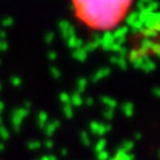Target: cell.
I'll use <instances>...</instances> for the list:
<instances>
[{
  "instance_id": "obj_1",
  "label": "cell",
  "mask_w": 160,
  "mask_h": 160,
  "mask_svg": "<svg viewBox=\"0 0 160 160\" xmlns=\"http://www.w3.org/2000/svg\"><path fill=\"white\" fill-rule=\"evenodd\" d=\"M73 17L96 33H107L121 25L135 7V0H69Z\"/></svg>"
}]
</instances>
